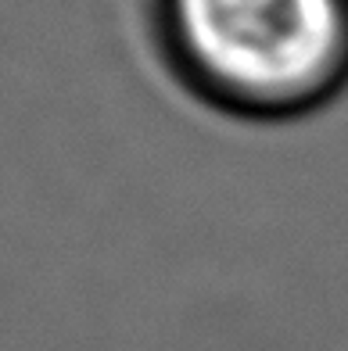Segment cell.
I'll list each match as a JSON object with an SVG mask.
<instances>
[{"mask_svg": "<svg viewBox=\"0 0 348 351\" xmlns=\"http://www.w3.org/2000/svg\"><path fill=\"white\" fill-rule=\"evenodd\" d=\"M172 72L241 119H294L348 83V0H158Z\"/></svg>", "mask_w": 348, "mask_h": 351, "instance_id": "obj_1", "label": "cell"}]
</instances>
